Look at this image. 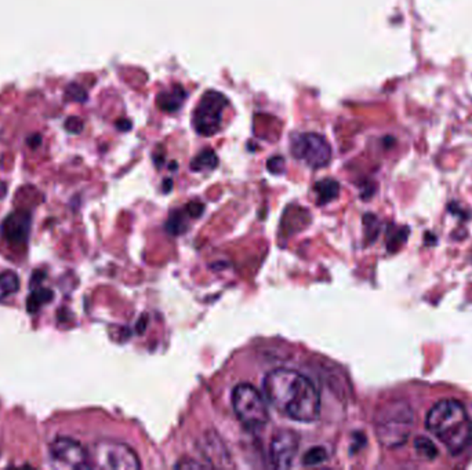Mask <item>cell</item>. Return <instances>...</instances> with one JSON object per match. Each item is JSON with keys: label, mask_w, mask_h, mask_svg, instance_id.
I'll use <instances>...</instances> for the list:
<instances>
[{"label": "cell", "mask_w": 472, "mask_h": 470, "mask_svg": "<svg viewBox=\"0 0 472 470\" xmlns=\"http://www.w3.org/2000/svg\"><path fill=\"white\" fill-rule=\"evenodd\" d=\"M264 392L270 404L297 422H314L321 415V394L308 376L278 369L264 378Z\"/></svg>", "instance_id": "cell-1"}, {"label": "cell", "mask_w": 472, "mask_h": 470, "mask_svg": "<svg viewBox=\"0 0 472 470\" xmlns=\"http://www.w3.org/2000/svg\"><path fill=\"white\" fill-rule=\"evenodd\" d=\"M425 427L452 455H460L471 444V418L459 400L443 399L433 404L426 414Z\"/></svg>", "instance_id": "cell-2"}, {"label": "cell", "mask_w": 472, "mask_h": 470, "mask_svg": "<svg viewBox=\"0 0 472 470\" xmlns=\"http://www.w3.org/2000/svg\"><path fill=\"white\" fill-rule=\"evenodd\" d=\"M415 427V411L406 401L384 404L376 414L375 429L378 441L385 448H399L409 440Z\"/></svg>", "instance_id": "cell-3"}, {"label": "cell", "mask_w": 472, "mask_h": 470, "mask_svg": "<svg viewBox=\"0 0 472 470\" xmlns=\"http://www.w3.org/2000/svg\"><path fill=\"white\" fill-rule=\"evenodd\" d=\"M236 418L249 429H261L270 422V411L265 397L250 383H239L231 396Z\"/></svg>", "instance_id": "cell-4"}, {"label": "cell", "mask_w": 472, "mask_h": 470, "mask_svg": "<svg viewBox=\"0 0 472 470\" xmlns=\"http://www.w3.org/2000/svg\"><path fill=\"white\" fill-rule=\"evenodd\" d=\"M90 469L137 470L141 468L139 455L125 443L99 440L89 451Z\"/></svg>", "instance_id": "cell-5"}, {"label": "cell", "mask_w": 472, "mask_h": 470, "mask_svg": "<svg viewBox=\"0 0 472 470\" xmlns=\"http://www.w3.org/2000/svg\"><path fill=\"white\" fill-rule=\"evenodd\" d=\"M227 105V98L218 92H207L200 98L192 122L195 130L204 137L214 136L221 126L223 109Z\"/></svg>", "instance_id": "cell-6"}, {"label": "cell", "mask_w": 472, "mask_h": 470, "mask_svg": "<svg viewBox=\"0 0 472 470\" xmlns=\"http://www.w3.org/2000/svg\"><path fill=\"white\" fill-rule=\"evenodd\" d=\"M293 156L312 169H322L329 164L331 148L325 137L315 133L294 136L290 142Z\"/></svg>", "instance_id": "cell-7"}, {"label": "cell", "mask_w": 472, "mask_h": 470, "mask_svg": "<svg viewBox=\"0 0 472 470\" xmlns=\"http://www.w3.org/2000/svg\"><path fill=\"white\" fill-rule=\"evenodd\" d=\"M50 461L61 469H90L89 451L71 437H57L48 448Z\"/></svg>", "instance_id": "cell-8"}, {"label": "cell", "mask_w": 472, "mask_h": 470, "mask_svg": "<svg viewBox=\"0 0 472 470\" xmlns=\"http://www.w3.org/2000/svg\"><path fill=\"white\" fill-rule=\"evenodd\" d=\"M300 450V436L291 429L278 430L270 444V460L275 469H290Z\"/></svg>", "instance_id": "cell-9"}, {"label": "cell", "mask_w": 472, "mask_h": 470, "mask_svg": "<svg viewBox=\"0 0 472 470\" xmlns=\"http://www.w3.org/2000/svg\"><path fill=\"white\" fill-rule=\"evenodd\" d=\"M31 234V217L28 213L17 211L10 214L3 225H1V235L14 244L25 243Z\"/></svg>", "instance_id": "cell-10"}, {"label": "cell", "mask_w": 472, "mask_h": 470, "mask_svg": "<svg viewBox=\"0 0 472 470\" xmlns=\"http://www.w3.org/2000/svg\"><path fill=\"white\" fill-rule=\"evenodd\" d=\"M186 99V92L181 86H173L170 90L162 92L156 97L158 106L165 112H176Z\"/></svg>", "instance_id": "cell-11"}, {"label": "cell", "mask_w": 472, "mask_h": 470, "mask_svg": "<svg viewBox=\"0 0 472 470\" xmlns=\"http://www.w3.org/2000/svg\"><path fill=\"white\" fill-rule=\"evenodd\" d=\"M218 166V157L211 149H206L200 152L190 163V170L200 173V171H211Z\"/></svg>", "instance_id": "cell-12"}, {"label": "cell", "mask_w": 472, "mask_h": 470, "mask_svg": "<svg viewBox=\"0 0 472 470\" xmlns=\"http://www.w3.org/2000/svg\"><path fill=\"white\" fill-rule=\"evenodd\" d=\"M315 192L318 194V203L319 204H328L338 196L340 185H338L337 181L326 178V180L319 181L315 185Z\"/></svg>", "instance_id": "cell-13"}, {"label": "cell", "mask_w": 472, "mask_h": 470, "mask_svg": "<svg viewBox=\"0 0 472 470\" xmlns=\"http://www.w3.org/2000/svg\"><path fill=\"white\" fill-rule=\"evenodd\" d=\"M416 454L424 460V461H435L439 455V450L435 446V443L426 437V436H419L415 443H413Z\"/></svg>", "instance_id": "cell-14"}, {"label": "cell", "mask_w": 472, "mask_h": 470, "mask_svg": "<svg viewBox=\"0 0 472 470\" xmlns=\"http://www.w3.org/2000/svg\"><path fill=\"white\" fill-rule=\"evenodd\" d=\"M20 290V279L17 273L6 271L0 275V301L8 298Z\"/></svg>", "instance_id": "cell-15"}, {"label": "cell", "mask_w": 472, "mask_h": 470, "mask_svg": "<svg viewBox=\"0 0 472 470\" xmlns=\"http://www.w3.org/2000/svg\"><path fill=\"white\" fill-rule=\"evenodd\" d=\"M326 461H328V453L324 447H319V446L310 448L303 457V464L305 467H318Z\"/></svg>", "instance_id": "cell-16"}, {"label": "cell", "mask_w": 472, "mask_h": 470, "mask_svg": "<svg viewBox=\"0 0 472 470\" xmlns=\"http://www.w3.org/2000/svg\"><path fill=\"white\" fill-rule=\"evenodd\" d=\"M53 299V292L46 288H41L38 291H34L28 299V309L35 312L38 308H41L43 304L50 302Z\"/></svg>", "instance_id": "cell-17"}, {"label": "cell", "mask_w": 472, "mask_h": 470, "mask_svg": "<svg viewBox=\"0 0 472 470\" xmlns=\"http://www.w3.org/2000/svg\"><path fill=\"white\" fill-rule=\"evenodd\" d=\"M267 167H268V170H270L272 174H281V173H284V157H281V156H274V157H271V159L268 160V163H267Z\"/></svg>", "instance_id": "cell-18"}, {"label": "cell", "mask_w": 472, "mask_h": 470, "mask_svg": "<svg viewBox=\"0 0 472 470\" xmlns=\"http://www.w3.org/2000/svg\"><path fill=\"white\" fill-rule=\"evenodd\" d=\"M177 469H204V468H213L210 464H200V462H196V461H192V460H184L181 461L180 464L176 465Z\"/></svg>", "instance_id": "cell-19"}, {"label": "cell", "mask_w": 472, "mask_h": 470, "mask_svg": "<svg viewBox=\"0 0 472 470\" xmlns=\"http://www.w3.org/2000/svg\"><path fill=\"white\" fill-rule=\"evenodd\" d=\"M83 129V123L82 120L76 119V118H71L67 120V130L71 133H81Z\"/></svg>", "instance_id": "cell-20"}, {"label": "cell", "mask_w": 472, "mask_h": 470, "mask_svg": "<svg viewBox=\"0 0 472 470\" xmlns=\"http://www.w3.org/2000/svg\"><path fill=\"white\" fill-rule=\"evenodd\" d=\"M188 208L189 214L190 215H193V217H199L200 214H202V211H203V204H200V203H190V204H188Z\"/></svg>", "instance_id": "cell-21"}, {"label": "cell", "mask_w": 472, "mask_h": 470, "mask_svg": "<svg viewBox=\"0 0 472 470\" xmlns=\"http://www.w3.org/2000/svg\"><path fill=\"white\" fill-rule=\"evenodd\" d=\"M6 193H7V187L3 181H0V199H3L6 196Z\"/></svg>", "instance_id": "cell-22"}]
</instances>
